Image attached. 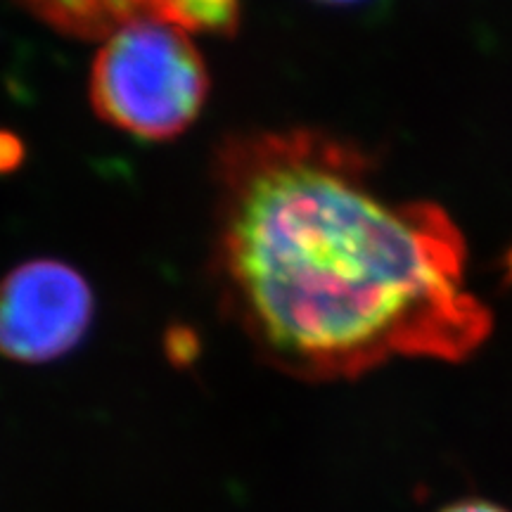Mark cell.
<instances>
[{"mask_svg": "<svg viewBox=\"0 0 512 512\" xmlns=\"http://www.w3.org/2000/svg\"><path fill=\"white\" fill-rule=\"evenodd\" d=\"M377 171L366 147L309 126L230 133L216 150V290L280 373L337 382L399 358L460 363L494 332L456 219L389 197Z\"/></svg>", "mask_w": 512, "mask_h": 512, "instance_id": "cell-1", "label": "cell"}, {"mask_svg": "<svg viewBox=\"0 0 512 512\" xmlns=\"http://www.w3.org/2000/svg\"><path fill=\"white\" fill-rule=\"evenodd\" d=\"M88 95L95 114L112 128L162 143L200 117L209 72L188 31L164 17H138L102 41Z\"/></svg>", "mask_w": 512, "mask_h": 512, "instance_id": "cell-2", "label": "cell"}, {"mask_svg": "<svg viewBox=\"0 0 512 512\" xmlns=\"http://www.w3.org/2000/svg\"><path fill=\"white\" fill-rule=\"evenodd\" d=\"M95 297L74 266L34 259L0 280V356L48 363L69 354L91 328Z\"/></svg>", "mask_w": 512, "mask_h": 512, "instance_id": "cell-3", "label": "cell"}, {"mask_svg": "<svg viewBox=\"0 0 512 512\" xmlns=\"http://www.w3.org/2000/svg\"><path fill=\"white\" fill-rule=\"evenodd\" d=\"M55 29L79 38H107L138 17H164L171 0H24Z\"/></svg>", "mask_w": 512, "mask_h": 512, "instance_id": "cell-4", "label": "cell"}, {"mask_svg": "<svg viewBox=\"0 0 512 512\" xmlns=\"http://www.w3.org/2000/svg\"><path fill=\"white\" fill-rule=\"evenodd\" d=\"M240 0H171L164 19L185 31H233L238 24Z\"/></svg>", "mask_w": 512, "mask_h": 512, "instance_id": "cell-5", "label": "cell"}, {"mask_svg": "<svg viewBox=\"0 0 512 512\" xmlns=\"http://www.w3.org/2000/svg\"><path fill=\"white\" fill-rule=\"evenodd\" d=\"M19 157H22V143L10 133H0V171L15 169Z\"/></svg>", "mask_w": 512, "mask_h": 512, "instance_id": "cell-6", "label": "cell"}, {"mask_svg": "<svg viewBox=\"0 0 512 512\" xmlns=\"http://www.w3.org/2000/svg\"><path fill=\"white\" fill-rule=\"evenodd\" d=\"M441 512H505L503 508H498L494 503H486V501H463L451 505V508L441 510Z\"/></svg>", "mask_w": 512, "mask_h": 512, "instance_id": "cell-7", "label": "cell"}, {"mask_svg": "<svg viewBox=\"0 0 512 512\" xmlns=\"http://www.w3.org/2000/svg\"><path fill=\"white\" fill-rule=\"evenodd\" d=\"M320 3H356V0H320Z\"/></svg>", "mask_w": 512, "mask_h": 512, "instance_id": "cell-8", "label": "cell"}]
</instances>
